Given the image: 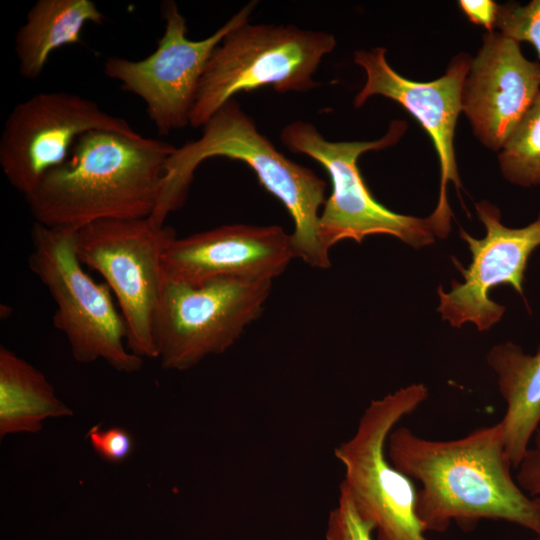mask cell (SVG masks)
<instances>
[{
	"label": "cell",
	"instance_id": "52a82bcc",
	"mask_svg": "<svg viewBox=\"0 0 540 540\" xmlns=\"http://www.w3.org/2000/svg\"><path fill=\"white\" fill-rule=\"evenodd\" d=\"M75 232L35 221L31 230L28 264L54 300V325L65 335L76 361L103 359L120 372H136L142 358L124 345L127 330L111 289L84 271L75 250Z\"/></svg>",
	"mask_w": 540,
	"mask_h": 540
},
{
	"label": "cell",
	"instance_id": "ba28073f",
	"mask_svg": "<svg viewBox=\"0 0 540 540\" xmlns=\"http://www.w3.org/2000/svg\"><path fill=\"white\" fill-rule=\"evenodd\" d=\"M272 281L218 277L188 284L163 275L154 323L157 358L187 370L229 349L262 313Z\"/></svg>",
	"mask_w": 540,
	"mask_h": 540
},
{
	"label": "cell",
	"instance_id": "44dd1931",
	"mask_svg": "<svg viewBox=\"0 0 540 540\" xmlns=\"http://www.w3.org/2000/svg\"><path fill=\"white\" fill-rule=\"evenodd\" d=\"M326 540H376L374 528L355 509L347 491L340 486L337 505L330 511Z\"/></svg>",
	"mask_w": 540,
	"mask_h": 540
},
{
	"label": "cell",
	"instance_id": "8fae6325",
	"mask_svg": "<svg viewBox=\"0 0 540 540\" xmlns=\"http://www.w3.org/2000/svg\"><path fill=\"white\" fill-rule=\"evenodd\" d=\"M93 130L139 134L91 99L64 91L38 93L18 103L6 119L0 138L2 171L26 196L68 159L81 135Z\"/></svg>",
	"mask_w": 540,
	"mask_h": 540
},
{
	"label": "cell",
	"instance_id": "d4e9b609",
	"mask_svg": "<svg viewBox=\"0 0 540 540\" xmlns=\"http://www.w3.org/2000/svg\"><path fill=\"white\" fill-rule=\"evenodd\" d=\"M534 503L537 511V517H538V528L536 532L534 533L536 535L535 540H540V496L534 497Z\"/></svg>",
	"mask_w": 540,
	"mask_h": 540
},
{
	"label": "cell",
	"instance_id": "cb8c5ba5",
	"mask_svg": "<svg viewBox=\"0 0 540 540\" xmlns=\"http://www.w3.org/2000/svg\"><path fill=\"white\" fill-rule=\"evenodd\" d=\"M458 6L468 20L484 27L487 32L496 30L498 7L493 0H460Z\"/></svg>",
	"mask_w": 540,
	"mask_h": 540
},
{
	"label": "cell",
	"instance_id": "7c38bea8",
	"mask_svg": "<svg viewBox=\"0 0 540 540\" xmlns=\"http://www.w3.org/2000/svg\"><path fill=\"white\" fill-rule=\"evenodd\" d=\"M387 50L375 47L354 52V62L366 75L353 104L360 108L373 96H382L401 105L427 132L437 153L440 167L438 203L428 216L435 237L444 239L451 230L452 211L447 186L452 182L459 190L454 137L462 112L461 92L472 57L461 52L448 64L445 73L429 82L412 81L396 72L388 63Z\"/></svg>",
	"mask_w": 540,
	"mask_h": 540
},
{
	"label": "cell",
	"instance_id": "ac0fdd59",
	"mask_svg": "<svg viewBox=\"0 0 540 540\" xmlns=\"http://www.w3.org/2000/svg\"><path fill=\"white\" fill-rule=\"evenodd\" d=\"M45 376L4 346L0 347V436L37 433L48 418L72 416Z\"/></svg>",
	"mask_w": 540,
	"mask_h": 540
},
{
	"label": "cell",
	"instance_id": "7a4b0ae2",
	"mask_svg": "<svg viewBox=\"0 0 540 540\" xmlns=\"http://www.w3.org/2000/svg\"><path fill=\"white\" fill-rule=\"evenodd\" d=\"M175 148L140 134L89 131L24 197L35 222L51 228L77 231L101 220L150 218Z\"/></svg>",
	"mask_w": 540,
	"mask_h": 540
},
{
	"label": "cell",
	"instance_id": "3957f363",
	"mask_svg": "<svg viewBox=\"0 0 540 540\" xmlns=\"http://www.w3.org/2000/svg\"><path fill=\"white\" fill-rule=\"evenodd\" d=\"M212 157L247 164L264 189L285 207L294 223L291 234L296 258L314 268L330 267L329 252L318 236V221L327 199L326 183L313 170L282 154L240 104L232 99L202 127L201 136L176 147L168 158L157 205L150 219L165 225L169 214L186 201L198 166Z\"/></svg>",
	"mask_w": 540,
	"mask_h": 540
},
{
	"label": "cell",
	"instance_id": "e0dca14e",
	"mask_svg": "<svg viewBox=\"0 0 540 540\" xmlns=\"http://www.w3.org/2000/svg\"><path fill=\"white\" fill-rule=\"evenodd\" d=\"M103 21L92 0H38L15 37L19 73L25 79L38 78L54 50L80 43L87 23Z\"/></svg>",
	"mask_w": 540,
	"mask_h": 540
},
{
	"label": "cell",
	"instance_id": "6da1fadb",
	"mask_svg": "<svg viewBox=\"0 0 540 540\" xmlns=\"http://www.w3.org/2000/svg\"><path fill=\"white\" fill-rule=\"evenodd\" d=\"M390 462L420 484L416 511L426 532H444L453 521L501 520L535 533L534 499L513 478L500 422L463 437L432 440L407 427L390 433Z\"/></svg>",
	"mask_w": 540,
	"mask_h": 540
},
{
	"label": "cell",
	"instance_id": "2e32d148",
	"mask_svg": "<svg viewBox=\"0 0 540 540\" xmlns=\"http://www.w3.org/2000/svg\"><path fill=\"white\" fill-rule=\"evenodd\" d=\"M486 359L497 375L498 389L506 402L499 422L506 454L516 469L540 424V344L531 355L512 342L500 343Z\"/></svg>",
	"mask_w": 540,
	"mask_h": 540
},
{
	"label": "cell",
	"instance_id": "5bb4252c",
	"mask_svg": "<svg viewBox=\"0 0 540 540\" xmlns=\"http://www.w3.org/2000/svg\"><path fill=\"white\" fill-rule=\"evenodd\" d=\"M539 94L540 62L502 33H484L461 92L462 112L479 142L499 152Z\"/></svg>",
	"mask_w": 540,
	"mask_h": 540
},
{
	"label": "cell",
	"instance_id": "4fadbf2b",
	"mask_svg": "<svg viewBox=\"0 0 540 540\" xmlns=\"http://www.w3.org/2000/svg\"><path fill=\"white\" fill-rule=\"evenodd\" d=\"M475 210L486 235L476 239L460 229V237L467 243L472 260L463 268L454 259L464 281H452L447 293L441 285L438 287V312L452 327L460 328L471 322L479 331H486L498 323L505 312L503 305L489 297L491 289L508 285L523 296L528 259L540 246V213L527 226L510 228L501 222L499 209L489 201L476 203Z\"/></svg>",
	"mask_w": 540,
	"mask_h": 540
},
{
	"label": "cell",
	"instance_id": "d6986e66",
	"mask_svg": "<svg viewBox=\"0 0 540 540\" xmlns=\"http://www.w3.org/2000/svg\"><path fill=\"white\" fill-rule=\"evenodd\" d=\"M498 163L511 184L540 186V94L498 152Z\"/></svg>",
	"mask_w": 540,
	"mask_h": 540
},
{
	"label": "cell",
	"instance_id": "30bf717a",
	"mask_svg": "<svg viewBox=\"0 0 540 540\" xmlns=\"http://www.w3.org/2000/svg\"><path fill=\"white\" fill-rule=\"evenodd\" d=\"M256 5L257 1H250L210 36L191 40L185 17L174 1H166L162 4L165 27L157 48L140 60L109 57L104 73L143 100L159 134L183 128L189 125L198 86L214 50L234 27L249 21Z\"/></svg>",
	"mask_w": 540,
	"mask_h": 540
},
{
	"label": "cell",
	"instance_id": "9a60e30c",
	"mask_svg": "<svg viewBox=\"0 0 540 540\" xmlns=\"http://www.w3.org/2000/svg\"><path fill=\"white\" fill-rule=\"evenodd\" d=\"M293 258L291 234L281 226L230 224L175 237L162 267L165 277L188 284L218 277L273 281Z\"/></svg>",
	"mask_w": 540,
	"mask_h": 540
},
{
	"label": "cell",
	"instance_id": "277c9868",
	"mask_svg": "<svg viewBox=\"0 0 540 540\" xmlns=\"http://www.w3.org/2000/svg\"><path fill=\"white\" fill-rule=\"evenodd\" d=\"M334 35L294 25L234 27L214 50L202 76L189 125L203 127L241 92L271 86L279 93L308 92L324 56L336 47Z\"/></svg>",
	"mask_w": 540,
	"mask_h": 540
},
{
	"label": "cell",
	"instance_id": "ffe728a7",
	"mask_svg": "<svg viewBox=\"0 0 540 540\" xmlns=\"http://www.w3.org/2000/svg\"><path fill=\"white\" fill-rule=\"evenodd\" d=\"M496 30L518 43H530L540 58V0L499 4Z\"/></svg>",
	"mask_w": 540,
	"mask_h": 540
},
{
	"label": "cell",
	"instance_id": "5b68a950",
	"mask_svg": "<svg viewBox=\"0 0 540 540\" xmlns=\"http://www.w3.org/2000/svg\"><path fill=\"white\" fill-rule=\"evenodd\" d=\"M407 128L404 120H393L381 138L371 141H330L312 123L303 120L282 129L281 141L290 151L312 158L329 175L331 194L318 221V236L328 252L340 241L351 239L361 243L376 234L393 236L414 248L435 242L427 217L397 213L378 202L358 166L362 154L396 145Z\"/></svg>",
	"mask_w": 540,
	"mask_h": 540
},
{
	"label": "cell",
	"instance_id": "603a6c76",
	"mask_svg": "<svg viewBox=\"0 0 540 540\" xmlns=\"http://www.w3.org/2000/svg\"><path fill=\"white\" fill-rule=\"evenodd\" d=\"M516 470L515 479L520 488L532 498L540 496V429Z\"/></svg>",
	"mask_w": 540,
	"mask_h": 540
},
{
	"label": "cell",
	"instance_id": "8992f818",
	"mask_svg": "<svg viewBox=\"0 0 540 540\" xmlns=\"http://www.w3.org/2000/svg\"><path fill=\"white\" fill-rule=\"evenodd\" d=\"M428 394L425 384L413 383L372 400L354 434L334 449L344 468L340 486L359 515L373 526L376 540H429L416 511L418 489L386 452L390 433Z\"/></svg>",
	"mask_w": 540,
	"mask_h": 540
},
{
	"label": "cell",
	"instance_id": "9c48e42d",
	"mask_svg": "<svg viewBox=\"0 0 540 540\" xmlns=\"http://www.w3.org/2000/svg\"><path fill=\"white\" fill-rule=\"evenodd\" d=\"M169 226L150 218L109 219L75 232L83 265L98 272L117 299L127 346L137 356L157 358L154 323L163 280V254L175 238Z\"/></svg>",
	"mask_w": 540,
	"mask_h": 540
},
{
	"label": "cell",
	"instance_id": "7402d4cb",
	"mask_svg": "<svg viewBox=\"0 0 540 540\" xmlns=\"http://www.w3.org/2000/svg\"><path fill=\"white\" fill-rule=\"evenodd\" d=\"M87 438L98 455L112 463L123 461L133 449L131 435L120 427L102 430L97 424L89 429Z\"/></svg>",
	"mask_w": 540,
	"mask_h": 540
}]
</instances>
